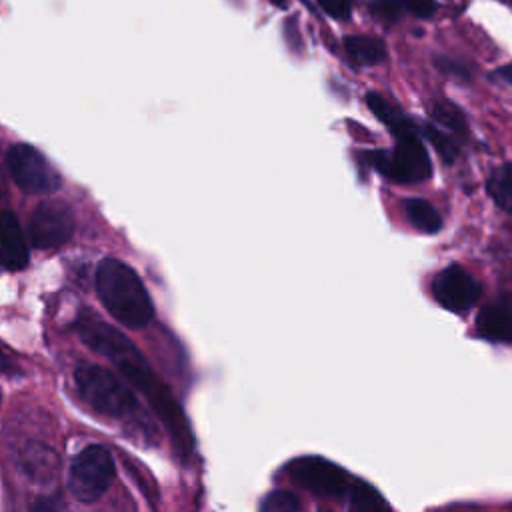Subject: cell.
<instances>
[{
	"instance_id": "1",
	"label": "cell",
	"mask_w": 512,
	"mask_h": 512,
	"mask_svg": "<svg viewBox=\"0 0 512 512\" xmlns=\"http://www.w3.org/2000/svg\"><path fill=\"white\" fill-rule=\"evenodd\" d=\"M78 336L80 340L92 348L94 352L108 358L116 368L142 392L146 394L150 406L156 410L172 440L180 446V450H190L194 440L190 434V426L184 418V412L170 390L162 384V380L152 372L142 354L134 348V344L110 324L98 318H80L78 320Z\"/></svg>"
},
{
	"instance_id": "2",
	"label": "cell",
	"mask_w": 512,
	"mask_h": 512,
	"mask_svg": "<svg viewBox=\"0 0 512 512\" xmlns=\"http://www.w3.org/2000/svg\"><path fill=\"white\" fill-rule=\"evenodd\" d=\"M96 290L104 308L126 328H144L154 306L140 276L122 260L104 258L96 268Z\"/></svg>"
},
{
	"instance_id": "3",
	"label": "cell",
	"mask_w": 512,
	"mask_h": 512,
	"mask_svg": "<svg viewBox=\"0 0 512 512\" xmlns=\"http://www.w3.org/2000/svg\"><path fill=\"white\" fill-rule=\"evenodd\" d=\"M74 380L78 394L92 410L124 422L138 418L136 394L110 370L96 364H80L74 370Z\"/></svg>"
},
{
	"instance_id": "4",
	"label": "cell",
	"mask_w": 512,
	"mask_h": 512,
	"mask_svg": "<svg viewBox=\"0 0 512 512\" xmlns=\"http://www.w3.org/2000/svg\"><path fill=\"white\" fill-rule=\"evenodd\" d=\"M394 138L396 142L392 150H372L364 154L368 164L398 184H416L426 180L430 176L432 164L424 148L420 128L416 126Z\"/></svg>"
},
{
	"instance_id": "5",
	"label": "cell",
	"mask_w": 512,
	"mask_h": 512,
	"mask_svg": "<svg viewBox=\"0 0 512 512\" xmlns=\"http://www.w3.org/2000/svg\"><path fill=\"white\" fill-rule=\"evenodd\" d=\"M112 478L114 462L110 452L100 444H90L70 464L68 490L80 502H94L110 488Z\"/></svg>"
},
{
	"instance_id": "6",
	"label": "cell",
	"mask_w": 512,
	"mask_h": 512,
	"mask_svg": "<svg viewBox=\"0 0 512 512\" xmlns=\"http://www.w3.org/2000/svg\"><path fill=\"white\" fill-rule=\"evenodd\" d=\"M12 180L28 194H50L60 188V176L46 156L30 144H14L6 154Z\"/></svg>"
},
{
	"instance_id": "7",
	"label": "cell",
	"mask_w": 512,
	"mask_h": 512,
	"mask_svg": "<svg viewBox=\"0 0 512 512\" xmlns=\"http://www.w3.org/2000/svg\"><path fill=\"white\" fill-rule=\"evenodd\" d=\"M74 234V214L58 200L40 202L28 222V240L36 250H54Z\"/></svg>"
},
{
	"instance_id": "8",
	"label": "cell",
	"mask_w": 512,
	"mask_h": 512,
	"mask_svg": "<svg viewBox=\"0 0 512 512\" xmlns=\"http://www.w3.org/2000/svg\"><path fill=\"white\" fill-rule=\"evenodd\" d=\"M290 472L300 486L320 496L338 498L352 486L348 480V474L340 466L318 456H306V458L294 460L290 464Z\"/></svg>"
},
{
	"instance_id": "9",
	"label": "cell",
	"mask_w": 512,
	"mask_h": 512,
	"mask_svg": "<svg viewBox=\"0 0 512 512\" xmlns=\"http://www.w3.org/2000/svg\"><path fill=\"white\" fill-rule=\"evenodd\" d=\"M432 294L444 308L452 312H464L478 302L480 284L462 266L450 264L434 276Z\"/></svg>"
},
{
	"instance_id": "10",
	"label": "cell",
	"mask_w": 512,
	"mask_h": 512,
	"mask_svg": "<svg viewBox=\"0 0 512 512\" xmlns=\"http://www.w3.org/2000/svg\"><path fill=\"white\" fill-rule=\"evenodd\" d=\"M28 264V240L14 212H0V266L22 270Z\"/></svg>"
},
{
	"instance_id": "11",
	"label": "cell",
	"mask_w": 512,
	"mask_h": 512,
	"mask_svg": "<svg viewBox=\"0 0 512 512\" xmlns=\"http://www.w3.org/2000/svg\"><path fill=\"white\" fill-rule=\"evenodd\" d=\"M18 466L30 482L46 484L58 472V454L48 444L32 440L20 448Z\"/></svg>"
},
{
	"instance_id": "12",
	"label": "cell",
	"mask_w": 512,
	"mask_h": 512,
	"mask_svg": "<svg viewBox=\"0 0 512 512\" xmlns=\"http://www.w3.org/2000/svg\"><path fill=\"white\" fill-rule=\"evenodd\" d=\"M344 48L348 56L360 66H374L386 60L388 50L380 38L368 34H352L344 38Z\"/></svg>"
},
{
	"instance_id": "13",
	"label": "cell",
	"mask_w": 512,
	"mask_h": 512,
	"mask_svg": "<svg viewBox=\"0 0 512 512\" xmlns=\"http://www.w3.org/2000/svg\"><path fill=\"white\" fill-rule=\"evenodd\" d=\"M366 104H368L370 112H372L394 136L416 128V124H414L394 102L386 100L384 96H380V94H376V92H368V94H366Z\"/></svg>"
},
{
	"instance_id": "14",
	"label": "cell",
	"mask_w": 512,
	"mask_h": 512,
	"mask_svg": "<svg viewBox=\"0 0 512 512\" xmlns=\"http://www.w3.org/2000/svg\"><path fill=\"white\" fill-rule=\"evenodd\" d=\"M478 332L488 340L512 342V310L504 306L484 308L478 316Z\"/></svg>"
},
{
	"instance_id": "15",
	"label": "cell",
	"mask_w": 512,
	"mask_h": 512,
	"mask_svg": "<svg viewBox=\"0 0 512 512\" xmlns=\"http://www.w3.org/2000/svg\"><path fill=\"white\" fill-rule=\"evenodd\" d=\"M404 210H406L408 222L424 234H434L442 228L440 212L424 198H408L404 204Z\"/></svg>"
},
{
	"instance_id": "16",
	"label": "cell",
	"mask_w": 512,
	"mask_h": 512,
	"mask_svg": "<svg viewBox=\"0 0 512 512\" xmlns=\"http://www.w3.org/2000/svg\"><path fill=\"white\" fill-rule=\"evenodd\" d=\"M428 114L436 124L448 128L450 132H454L462 138L468 136V132H470L464 112L450 100H434L428 108Z\"/></svg>"
},
{
	"instance_id": "17",
	"label": "cell",
	"mask_w": 512,
	"mask_h": 512,
	"mask_svg": "<svg viewBox=\"0 0 512 512\" xmlns=\"http://www.w3.org/2000/svg\"><path fill=\"white\" fill-rule=\"evenodd\" d=\"M490 198L502 210H512V162H506L492 170L486 182Z\"/></svg>"
},
{
	"instance_id": "18",
	"label": "cell",
	"mask_w": 512,
	"mask_h": 512,
	"mask_svg": "<svg viewBox=\"0 0 512 512\" xmlns=\"http://www.w3.org/2000/svg\"><path fill=\"white\" fill-rule=\"evenodd\" d=\"M350 512H388V506L376 488L360 480L350 486Z\"/></svg>"
},
{
	"instance_id": "19",
	"label": "cell",
	"mask_w": 512,
	"mask_h": 512,
	"mask_svg": "<svg viewBox=\"0 0 512 512\" xmlns=\"http://www.w3.org/2000/svg\"><path fill=\"white\" fill-rule=\"evenodd\" d=\"M420 132L428 138V142L436 148V152L442 156L444 162H452L458 156L456 142L450 136H446L438 126L426 122L424 126H420Z\"/></svg>"
},
{
	"instance_id": "20",
	"label": "cell",
	"mask_w": 512,
	"mask_h": 512,
	"mask_svg": "<svg viewBox=\"0 0 512 512\" xmlns=\"http://www.w3.org/2000/svg\"><path fill=\"white\" fill-rule=\"evenodd\" d=\"M300 500L288 490H272L260 504V512H298Z\"/></svg>"
},
{
	"instance_id": "21",
	"label": "cell",
	"mask_w": 512,
	"mask_h": 512,
	"mask_svg": "<svg viewBox=\"0 0 512 512\" xmlns=\"http://www.w3.org/2000/svg\"><path fill=\"white\" fill-rule=\"evenodd\" d=\"M434 64H436V68H438L444 76H448V78H452V80H456V82H468V80H470L468 68H466L464 64H460V62L452 60V58L436 56Z\"/></svg>"
},
{
	"instance_id": "22",
	"label": "cell",
	"mask_w": 512,
	"mask_h": 512,
	"mask_svg": "<svg viewBox=\"0 0 512 512\" xmlns=\"http://www.w3.org/2000/svg\"><path fill=\"white\" fill-rule=\"evenodd\" d=\"M372 12L384 22H396L404 10L398 0H372Z\"/></svg>"
},
{
	"instance_id": "23",
	"label": "cell",
	"mask_w": 512,
	"mask_h": 512,
	"mask_svg": "<svg viewBox=\"0 0 512 512\" xmlns=\"http://www.w3.org/2000/svg\"><path fill=\"white\" fill-rule=\"evenodd\" d=\"M404 12L416 18H430L436 12V0H398Z\"/></svg>"
},
{
	"instance_id": "24",
	"label": "cell",
	"mask_w": 512,
	"mask_h": 512,
	"mask_svg": "<svg viewBox=\"0 0 512 512\" xmlns=\"http://www.w3.org/2000/svg\"><path fill=\"white\" fill-rule=\"evenodd\" d=\"M316 2L320 4V8H322L328 16H332V18H336V20H348L350 14H352V4H350V0H316Z\"/></svg>"
},
{
	"instance_id": "25",
	"label": "cell",
	"mask_w": 512,
	"mask_h": 512,
	"mask_svg": "<svg viewBox=\"0 0 512 512\" xmlns=\"http://www.w3.org/2000/svg\"><path fill=\"white\" fill-rule=\"evenodd\" d=\"M32 512H58L56 506L48 500H36L34 506H32Z\"/></svg>"
},
{
	"instance_id": "26",
	"label": "cell",
	"mask_w": 512,
	"mask_h": 512,
	"mask_svg": "<svg viewBox=\"0 0 512 512\" xmlns=\"http://www.w3.org/2000/svg\"><path fill=\"white\" fill-rule=\"evenodd\" d=\"M496 72H498V76H500V78H504L506 82H510V84H512V62H510V64L500 66Z\"/></svg>"
},
{
	"instance_id": "27",
	"label": "cell",
	"mask_w": 512,
	"mask_h": 512,
	"mask_svg": "<svg viewBox=\"0 0 512 512\" xmlns=\"http://www.w3.org/2000/svg\"><path fill=\"white\" fill-rule=\"evenodd\" d=\"M10 366H12V364H10V360L0 352V372H6Z\"/></svg>"
},
{
	"instance_id": "28",
	"label": "cell",
	"mask_w": 512,
	"mask_h": 512,
	"mask_svg": "<svg viewBox=\"0 0 512 512\" xmlns=\"http://www.w3.org/2000/svg\"><path fill=\"white\" fill-rule=\"evenodd\" d=\"M268 2H272L278 8H286V0H268Z\"/></svg>"
},
{
	"instance_id": "29",
	"label": "cell",
	"mask_w": 512,
	"mask_h": 512,
	"mask_svg": "<svg viewBox=\"0 0 512 512\" xmlns=\"http://www.w3.org/2000/svg\"><path fill=\"white\" fill-rule=\"evenodd\" d=\"M0 398H2V394H0Z\"/></svg>"
}]
</instances>
